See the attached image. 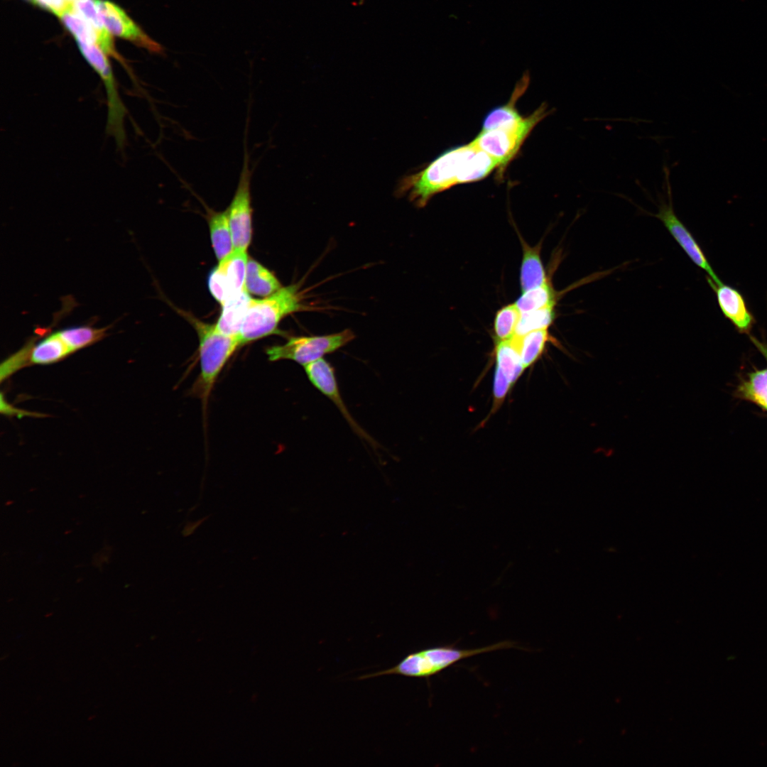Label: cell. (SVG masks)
<instances>
[{"mask_svg": "<svg viewBox=\"0 0 767 767\" xmlns=\"http://www.w3.org/2000/svg\"><path fill=\"white\" fill-rule=\"evenodd\" d=\"M498 168L494 158L470 142L447 150L423 169L403 177L396 193L408 195L416 206L423 207L435 195L457 184L481 180Z\"/></svg>", "mask_w": 767, "mask_h": 767, "instance_id": "obj_1", "label": "cell"}, {"mask_svg": "<svg viewBox=\"0 0 767 767\" xmlns=\"http://www.w3.org/2000/svg\"><path fill=\"white\" fill-rule=\"evenodd\" d=\"M309 310L303 300L298 285L281 287L261 300H252L242 325L239 338L241 346L273 334L286 316Z\"/></svg>", "mask_w": 767, "mask_h": 767, "instance_id": "obj_2", "label": "cell"}, {"mask_svg": "<svg viewBox=\"0 0 767 767\" xmlns=\"http://www.w3.org/2000/svg\"><path fill=\"white\" fill-rule=\"evenodd\" d=\"M513 647H516V645L511 641L498 642L472 649L458 648L455 646L430 647L409 653L391 668L362 675L358 680L390 675L428 680L463 659Z\"/></svg>", "mask_w": 767, "mask_h": 767, "instance_id": "obj_3", "label": "cell"}, {"mask_svg": "<svg viewBox=\"0 0 767 767\" xmlns=\"http://www.w3.org/2000/svg\"><path fill=\"white\" fill-rule=\"evenodd\" d=\"M193 324L199 338L200 364V372L193 386V393L200 398L205 409L220 372L241 344L239 337L221 333L214 325L198 320L194 321Z\"/></svg>", "mask_w": 767, "mask_h": 767, "instance_id": "obj_4", "label": "cell"}, {"mask_svg": "<svg viewBox=\"0 0 767 767\" xmlns=\"http://www.w3.org/2000/svg\"><path fill=\"white\" fill-rule=\"evenodd\" d=\"M550 113V110L543 103L531 115L513 126L481 131L471 143L499 163L500 178L533 129Z\"/></svg>", "mask_w": 767, "mask_h": 767, "instance_id": "obj_5", "label": "cell"}, {"mask_svg": "<svg viewBox=\"0 0 767 767\" xmlns=\"http://www.w3.org/2000/svg\"><path fill=\"white\" fill-rule=\"evenodd\" d=\"M355 338L349 329L325 335L292 337L283 344L267 348L271 361L291 360L305 366L345 346Z\"/></svg>", "mask_w": 767, "mask_h": 767, "instance_id": "obj_6", "label": "cell"}, {"mask_svg": "<svg viewBox=\"0 0 767 767\" xmlns=\"http://www.w3.org/2000/svg\"><path fill=\"white\" fill-rule=\"evenodd\" d=\"M80 53L87 62L101 77L107 94V131L114 138L118 147L123 148L126 141L124 118L126 108L119 94L116 81L106 53L94 44L77 41Z\"/></svg>", "mask_w": 767, "mask_h": 767, "instance_id": "obj_7", "label": "cell"}, {"mask_svg": "<svg viewBox=\"0 0 767 767\" xmlns=\"http://www.w3.org/2000/svg\"><path fill=\"white\" fill-rule=\"evenodd\" d=\"M251 173L249 156L245 147L237 187L227 210L234 249L246 251L251 240Z\"/></svg>", "mask_w": 767, "mask_h": 767, "instance_id": "obj_8", "label": "cell"}, {"mask_svg": "<svg viewBox=\"0 0 767 767\" xmlns=\"http://www.w3.org/2000/svg\"><path fill=\"white\" fill-rule=\"evenodd\" d=\"M663 173L668 201L665 202L663 198H660L658 211L653 216L663 222L673 238L697 266L705 271L714 283L722 282L713 271L698 243L676 216L673 205L670 170L666 165H663Z\"/></svg>", "mask_w": 767, "mask_h": 767, "instance_id": "obj_9", "label": "cell"}, {"mask_svg": "<svg viewBox=\"0 0 767 767\" xmlns=\"http://www.w3.org/2000/svg\"><path fill=\"white\" fill-rule=\"evenodd\" d=\"M246 251L234 249L219 261L211 272L208 285L212 295L222 305L233 295L245 289L248 263Z\"/></svg>", "mask_w": 767, "mask_h": 767, "instance_id": "obj_10", "label": "cell"}, {"mask_svg": "<svg viewBox=\"0 0 767 767\" xmlns=\"http://www.w3.org/2000/svg\"><path fill=\"white\" fill-rule=\"evenodd\" d=\"M310 383L322 394L330 399L338 408L353 431L361 439L376 447V441L356 422L349 412L339 391V386L332 365L325 359H320L304 366Z\"/></svg>", "mask_w": 767, "mask_h": 767, "instance_id": "obj_11", "label": "cell"}, {"mask_svg": "<svg viewBox=\"0 0 767 767\" xmlns=\"http://www.w3.org/2000/svg\"><path fill=\"white\" fill-rule=\"evenodd\" d=\"M96 4L103 23L109 33L152 53H163V48L141 30L119 6L107 0H96Z\"/></svg>", "mask_w": 767, "mask_h": 767, "instance_id": "obj_12", "label": "cell"}, {"mask_svg": "<svg viewBox=\"0 0 767 767\" xmlns=\"http://www.w3.org/2000/svg\"><path fill=\"white\" fill-rule=\"evenodd\" d=\"M708 283L716 294L718 305L723 315L741 333H749L755 323V318L749 310L743 295L736 288L722 282L716 283L709 277Z\"/></svg>", "mask_w": 767, "mask_h": 767, "instance_id": "obj_13", "label": "cell"}, {"mask_svg": "<svg viewBox=\"0 0 767 767\" xmlns=\"http://www.w3.org/2000/svg\"><path fill=\"white\" fill-rule=\"evenodd\" d=\"M246 290L236 293L223 303L215 327L221 333L239 337L243 322L252 301Z\"/></svg>", "mask_w": 767, "mask_h": 767, "instance_id": "obj_14", "label": "cell"}, {"mask_svg": "<svg viewBox=\"0 0 767 767\" xmlns=\"http://www.w3.org/2000/svg\"><path fill=\"white\" fill-rule=\"evenodd\" d=\"M530 81L528 72H525L517 82L510 100L505 104L495 107L484 117L481 131L511 126L523 119L517 110V100L526 90Z\"/></svg>", "mask_w": 767, "mask_h": 767, "instance_id": "obj_15", "label": "cell"}, {"mask_svg": "<svg viewBox=\"0 0 767 767\" xmlns=\"http://www.w3.org/2000/svg\"><path fill=\"white\" fill-rule=\"evenodd\" d=\"M30 344L26 346L27 357L29 362L35 364H53L73 353L58 330L46 335L31 347Z\"/></svg>", "mask_w": 767, "mask_h": 767, "instance_id": "obj_16", "label": "cell"}, {"mask_svg": "<svg viewBox=\"0 0 767 767\" xmlns=\"http://www.w3.org/2000/svg\"><path fill=\"white\" fill-rule=\"evenodd\" d=\"M73 10L82 18L87 21L97 32L99 36V47L106 55L114 57L121 61L116 50H115L113 40L109 32L104 26L99 16L96 0H75L73 3Z\"/></svg>", "mask_w": 767, "mask_h": 767, "instance_id": "obj_17", "label": "cell"}, {"mask_svg": "<svg viewBox=\"0 0 767 767\" xmlns=\"http://www.w3.org/2000/svg\"><path fill=\"white\" fill-rule=\"evenodd\" d=\"M495 356L496 366L511 384L516 382L525 369L520 354L518 337L513 336L508 339L498 341Z\"/></svg>", "mask_w": 767, "mask_h": 767, "instance_id": "obj_18", "label": "cell"}, {"mask_svg": "<svg viewBox=\"0 0 767 767\" xmlns=\"http://www.w3.org/2000/svg\"><path fill=\"white\" fill-rule=\"evenodd\" d=\"M208 223L212 248L221 261L234 250L227 211L210 212Z\"/></svg>", "mask_w": 767, "mask_h": 767, "instance_id": "obj_19", "label": "cell"}, {"mask_svg": "<svg viewBox=\"0 0 767 767\" xmlns=\"http://www.w3.org/2000/svg\"><path fill=\"white\" fill-rule=\"evenodd\" d=\"M277 278L259 262L248 260L245 288L253 295L267 297L281 288Z\"/></svg>", "mask_w": 767, "mask_h": 767, "instance_id": "obj_20", "label": "cell"}, {"mask_svg": "<svg viewBox=\"0 0 767 767\" xmlns=\"http://www.w3.org/2000/svg\"><path fill=\"white\" fill-rule=\"evenodd\" d=\"M523 255L521 268L520 281L523 292L541 286L545 283L546 275L538 249L523 243Z\"/></svg>", "mask_w": 767, "mask_h": 767, "instance_id": "obj_21", "label": "cell"}, {"mask_svg": "<svg viewBox=\"0 0 767 767\" xmlns=\"http://www.w3.org/2000/svg\"><path fill=\"white\" fill-rule=\"evenodd\" d=\"M107 327L97 328L90 325H79L59 330L58 332L72 352H75L102 339L107 335Z\"/></svg>", "mask_w": 767, "mask_h": 767, "instance_id": "obj_22", "label": "cell"}, {"mask_svg": "<svg viewBox=\"0 0 767 767\" xmlns=\"http://www.w3.org/2000/svg\"><path fill=\"white\" fill-rule=\"evenodd\" d=\"M555 301V291L549 283H545L541 286L523 292L515 305L521 313H524L554 306Z\"/></svg>", "mask_w": 767, "mask_h": 767, "instance_id": "obj_23", "label": "cell"}, {"mask_svg": "<svg viewBox=\"0 0 767 767\" xmlns=\"http://www.w3.org/2000/svg\"><path fill=\"white\" fill-rule=\"evenodd\" d=\"M518 338L521 360L525 369L539 358L547 342L551 339L547 329L533 331Z\"/></svg>", "mask_w": 767, "mask_h": 767, "instance_id": "obj_24", "label": "cell"}, {"mask_svg": "<svg viewBox=\"0 0 767 767\" xmlns=\"http://www.w3.org/2000/svg\"><path fill=\"white\" fill-rule=\"evenodd\" d=\"M58 16L65 27L73 35L76 41L87 44H98L97 32L87 21L78 15L72 7L63 11Z\"/></svg>", "mask_w": 767, "mask_h": 767, "instance_id": "obj_25", "label": "cell"}, {"mask_svg": "<svg viewBox=\"0 0 767 767\" xmlns=\"http://www.w3.org/2000/svg\"><path fill=\"white\" fill-rule=\"evenodd\" d=\"M740 394L767 410V369L755 371L748 376L739 388Z\"/></svg>", "mask_w": 767, "mask_h": 767, "instance_id": "obj_26", "label": "cell"}, {"mask_svg": "<svg viewBox=\"0 0 767 767\" xmlns=\"http://www.w3.org/2000/svg\"><path fill=\"white\" fill-rule=\"evenodd\" d=\"M553 308L554 306H549L521 313L514 335L522 337L533 331L548 329L555 317Z\"/></svg>", "mask_w": 767, "mask_h": 767, "instance_id": "obj_27", "label": "cell"}, {"mask_svg": "<svg viewBox=\"0 0 767 767\" xmlns=\"http://www.w3.org/2000/svg\"><path fill=\"white\" fill-rule=\"evenodd\" d=\"M521 312L514 304L500 309L495 317L494 332L499 339L506 340L514 336Z\"/></svg>", "mask_w": 767, "mask_h": 767, "instance_id": "obj_28", "label": "cell"}, {"mask_svg": "<svg viewBox=\"0 0 767 767\" xmlns=\"http://www.w3.org/2000/svg\"><path fill=\"white\" fill-rule=\"evenodd\" d=\"M511 383L503 371L496 366L494 379V403L492 413L499 408L504 402Z\"/></svg>", "mask_w": 767, "mask_h": 767, "instance_id": "obj_29", "label": "cell"}, {"mask_svg": "<svg viewBox=\"0 0 767 767\" xmlns=\"http://www.w3.org/2000/svg\"><path fill=\"white\" fill-rule=\"evenodd\" d=\"M750 339L767 360V345L761 342L758 339H757L753 336H750Z\"/></svg>", "mask_w": 767, "mask_h": 767, "instance_id": "obj_30", "label": "cell"}]
</instances>
